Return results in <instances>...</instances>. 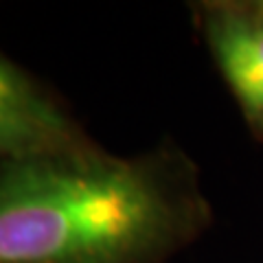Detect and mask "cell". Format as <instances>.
Here are the masks:
<instances>
[{"label":"cell","mask_w":263,"mask_h":263,"mask_svg":"<svg viewBox=\"0 0 263 263\" xmlns=\"http://www.w3.org/2000/svg\"><path fill=\"white\" fill-rule=\"evenodd\" d=\"M209 224L197 169L174 145L0 160V263H164Z\"/></svg>","instance_id":"cell-1"},{"label":"cell","mask_w":263,"mask_h":263,"mask_svg":"<svg viewBox=\"0 0 263 263\" xmlns=\"http://www.w3.org/2000/svg\"><path fill=\"white\" fill-rule=\"evenodd\" d=\"M195 15L221 79L263 141V0L202 3Z\"/></svg>","instance_id":"cell-2"},{"label":"cell","mask_w":263,"mask_h":263,"mask_svg":"<svg viewBox=\"0 0 263 263\" xmlns=\"http://www.w3.org/2000/svg\"><path fill=\"white\" fill-rule=\"evenodd\" d=\"M81 127L18 64L0 53V160L75 149Z\"/></svg>","instance_id":"cell-3"}]
</instances>
